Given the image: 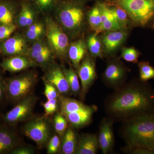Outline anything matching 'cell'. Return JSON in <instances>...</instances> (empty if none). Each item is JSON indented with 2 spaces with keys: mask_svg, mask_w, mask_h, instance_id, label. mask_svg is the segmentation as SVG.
<instances>
[{
  "mask_svg": "<svg viewBox=\"0 0 154 154\" xmlns=\"http://www.w3.org/2000/svg\"><path fill=\"white\" fill-rule=\"evenodd\" d=\"M145 82L124 85L110 95L105 103L109 118L113 122H123L143 116L154 115V91Z\"/></svg>",
  "mask_w": 154,
  "mask_h": 154,
  "instance_id": "6da1fadb",
  "label": "cell"
},
{
  "mask_svg": "<svg viewBox=\"0 0 154 154\" xmlns=\"http://www.w3.org/2000/svg\"><path fill=\"white\" fill-rule=\"evenodd\" d=\"M121 133L126 152L143 149L154 152V115H145L123 122Z\"/></svg>",
  "mask_w": 154,
  "mask_h": 154,
  "instance_id": "7a4b0ae2",
  "label": "cell"
},
{
  "mask_svg": "<svg viewBox=\"0 0 154 154\" xmlns=\"http://www.w3.org/2000/svg\"><path fill=\"white\" fill-rule=\"evenodd\" d=\"M54 9L58 24L66 33L75 34L82 30L85 14L79 5L68 0H59Z\"/></svg>",
  "mask_w": 154,
  "mask_h": 154,
  "instance_id": "3957f363",
  "label": "cell"
},
{
  "mask_svg": "<svg viewBox=\"0 0 154 154\" xmlns=\"http://www.w3.org/2000/svg\"><path fill=\"white\" fill-rule=\"evenodd\" d=\"M117 4L137 25L154 28V0H119Z\"/></svg>",
  "mask_w": 154,
  "mask_h": 154,
  "instance_id": "277c9868",
  "label": "cell"
},
{
  "mask_svg": "<svg viewBox=\"0 0 154 154\" xmlns=\"http://www.w3.org/2000/svg\"><path fill=\"white\" fill-rule=\"evenodd\" d=\"M38 81L36 72L28 71L5 81L6 95L9 100L17 103L32 95Z\"/></svg>",
  "mask_w": 154,
  "mask_h": 154,
  "instance_id": "5b68a950",
  "label": "cell"
},
{
  "mask_svg": "<svg viewBox=\"0 0 154 154\" xmlns=\"http://www.w3.org/2000/svg\"><path fill=\"white\" fill-rule=\"evenodd\" d=\"M45 27L48 44L52 52L60 57H65L69 47L66 33L57 22L49 17L45 19Z\"/></svg>",
  "mask_w": 154,
  "mask_h": 154,
  "instance_id": "8992f818",
  "label": "cell"
},
{
  "mask_svg": "<svg viewBox=\"0 0 154 154\" xmlns=\"http://www.w3.org/2000/svg\"><path fill=\"white\" fill-rule=\"evenodd\" d=\"M22 130L25 135L35 142L40 148L47 144L51 137V126L48 116L45 115L28 120Z\"/></svg>",
  "mask_w": 154,
  "mask_h": 154,
  "instance_id": "52a82bcc",
  "label": "cell"
},
{
  "mask_svg": "<svg viewBox=\"0 0 154 154\" xmlns=\"http://www.w3.org/2000/svg\"><path fill=\"white\" fill-rule=\"evenodd\" d=\"M38 98L32 94L17 103V105L6 113L3 119L7 124L14 125L33 117L34 107Z\"/></svg>",
  "mask_w": 154,
  "mask_h": 154,
  "instance_id": "ba28073f",
  "label": "cell"
},
{
  "mask_svg": "<svg viewBox=\"0 0 154 154\" xmlns=\"http://www.w3.org/2000/svg\"><path fill=\"white\" fill-rule=\"evenodd\" d=\"M28 40L22 34L16 33L0 42V53L4 56L26 55L29 48Z\"/></svg>",
  "mask_w": 154,
  "mask_h": 154,
  "instance_id": "9c48e42d",
  "label": "cell"
},
{
  "mask_svg": "<svg viewBox=\"0 0 154 154\" xmlns=\"http://www.w3.org/2000/svg\"><path fill=\"white\" fill-rule=\"evenodd\" d=\"M78 74L81 83L80 97L84 100L96 78L95 63L91 58L87 57L80 63Z\"/></svg>",
  "mask_w": 154,
  "mask_h": 154,
  "instance_id": "30bf717a",
  "label": "cell"
},
{
  "mask_svg": "<svg viewBox=\"0 0 154 154\" xmlns=\"http://www.w3.org/2000/svg\"><path fill=\"white\" fill-rule=\"evenodd\" d=\"M47 68V71L43 77L45 79L54 86L61 96L66 97L72 94L62 68L57 65L52 63Z\"/></svg>",
  "mask_w": 154,
  "mask_h": 154,
  "instance_id": "8fae6325",
  "label": "cell"
},
{
  "mask_svg": "<svg viewBox=\"0 0 154 154\" xmlns=\"http://www.w3.org/2000/svg\"><path fill=\"white\" fill-rule=\"evenodd\" d=\"M126 75L124 66L119 63L112 62L105 69L103 78L108 87L116 91L124 85Z\"/></svg>",
  "mask_w": 154,
  "mask_h": 154,
  "instance_id": "7c38bea8",
  "label": "cell"
},
{
  "mask_svg": "<svg viewBox=\"0 0 154 154\" xmlns=\"http://www.w3.org/2000/svg\"><path fill=\"white\" fill-rule=\"evenodd\" d=\"M21 0H0V25H16Z\"/></svg>",
  "mask_w": 154,
  "mask_h": 154,
  "instance_id": "4fadbf2b",
  "label": "cell"
},
{
  "mask_svg": "<svg viewBox=\"0 0 154 154\" xmlns=\"http://www.w3.org/2000/svg\"><path fill=\"white\" fill-rule=\"evenodd\" d=\"M113 123L110 119L104 118L100 124L98 141L99 148L103 154H108L113 149L114 140Z\"/></svg>",
  "mask_w": 154,
  "mask_h": 154,
  "instance_id": "5bb4252c",
  "label": "cell"
},
{
  "mask_svg": "<svg viewBox=\"0 0 154 154\" xmlns=\"http://www.w3.org/2000/svg\"><path fill=\"white\" fill-rule=\"evenodd\" d=\"M37 66L33 60L26 55L8 57L0 63V66L3 69L11 73L22 71Z\"/></svg>",
  "mask_w": 154,
  "mask_h": 154,
  "instance_id": "9a60e30c",
  "label": "cell"
},
{
  "mask_svg": "<svg viewBox=\"0 0 154 154\" xmlns=\"http://www.w3.org/2000/svg\"><path fill=\"white\" fill-rule=\"evenodd\" d=\"M20 139L13 130L0 125V154L10 153L19 146Z\"/></svg>",
  "mask_w": 154,
  "mask_h": 154,
  "instance_id": "2e32d148",
  "label": "cell"
},
{
  "mask_svg": "<svg viewBox=\"0 0 154 154\" xmlns=\"http://www.w3.org/2000/svg\"><path fill=\"white\" fill-rule=\"evenodd\" d=\"M96 109V106L93 105L85 110L66 113L63 115L66 118L70 126L74 128H82L91 122Z\"/></svg>",
  "mask_w": 154,
  "mask_h": 154,
  "instance_id": "e0dca14e",
  "label": "cell"
},
{
  "mask_svg": "<svg viewBox=\"0 0 154 154\" xmlns=\"http://www.w3.org/2000/svg\"><path fill=\"white\" fill-rule=\"evenodd\" d=\"M99 148L98 136L92 134H85L79 137L75 154H96Z\"/></svg>",
  "mask_w": 154,
  "mask_h": 154,
  "instance_id": "ac0fdd59",
  "label": "cell"
},
{
  "mask_svg": "<svg viewBox=\"0 0 154 154\" xmlns=\"http://www.w3.org/2000/svg\"><path fill=\"white\" fill-rule=\"evenodd\" d=\"M35 12L33 5L30 2L21 0V8L16 24L19 27H27L35 23Z\"/></svg>",
  "mask_w": 154,
  "mask_h": 154,
  "instance_id": "d6986e66",
  "label": "cell"
},
{
  "mask_svg": "<svg viewBox=\"0 0 154 154\" xmlns=\"http://www.w3.org/2000/svg\"><path fill=\"white\" fill-rule=\"evenodd\" d=\"M127 36V33L123 31L118 30L108 32L103 38L105 52L108 54L114 52L125 41Z\"/></svg>",
  "mask_w": 154,
  "mask_h": 154,
  "instance_id": "ffe728a7",
  "label": "cell"
},
{
  "mask_svg": "<svg viewBox=\"0 0 154 154\" xmlns=\"http://www.w3.org/2000/svg\"><path fill=\"white\" fill-rule=\"evenodd\" d=\"M60 152L63 154H75L78 146L79 137L74 128L68 127L62 137Z\"/></svg>",
  "mask_w": 154,
  "mask_h": 154,
  "instance_id": "44dd1931",
  "label": "cell"
},
{
  "mask_svg": "<svg viewBox=\"0 0 154 154\" xmlns=\"http://www.w3.org/2000/svg\"><path fill=\"white\" fill-rule=\"evenodd\" d=\"M86 48L85 42L82 39L74 42L69 46V58L76 69H79L80 63L85 56Z\"/></svg>",
  "mask_w": 154,
  "mask_h": 154,
  "instance_id": "7402d4cb",
  "label": "cell"
},
{
  "mask_svg": "<svg viewBox=\"0 0 154 154\" xmlns=\"http://www.w3.org/2000/svg\"><path fill=\"white\" fill-rule=\"evenodd\" d=\"M90 107L91 106L85 105L82 102L69 97L61 96L60 98V113L63 115L85 110Z\"/></svg>",
  "mask_w": 154,
  "mask_h": 154,
  "instance_id": "603a6c76",
  "label": "cell"
},
{
  "mask_svg": "<svg viewBox=\"0 0 154 154\" xmlns=\"http://www.w3.org/2000/svg\"><path fill=\"white\" fill-rule=\"evenodd\" d=\"M62 69L68 83L72 94L75 96L80 95L81 87L79 81V76L76 72L71 67L67 69L63 66Z\"/></svg>",
  "mask_w": 154,
  "mask_h": 154,
  "instance_id": "cb8c5ba5",
  "label": "cell"
},
{
  "mask_svg": "<svg viewBox=\"0 0 154 154\" xmlns=\"http://www.w3.org/2000/svg\"><path fill=\"white\" fill-rule=\"evenodd\" d=\"M45 34V25L40 22H35L28 27L25 37L30 41H37L42 39Z\"/></svg>",
  "mask_w": 154,
  "mask_h": 154,
  "instance_id": "d4e9b609",
  "label": "cell"
},
{
  "mask_svg": "<svg viewBox=\"0 0 154 154\" xmlns=\"http://www.w3.org/2000/svg\"><path fill=\"white\" fill-rule=\"evenodd\" d=\"M50 49L48 42L46 43L43 39H40L36 41L32 47L30 49L29 48L26 56L33 60L38 56Z\"/></svg>",
  "mask_w": 154,
  "mask_h": 154,
  "instance_id": "484cf974",
  "label": "cell"
},
{
  "mask_svg": "<svg viewBox=\"0 0 154 154\" xmlns=\"http://www.w3.org/2000/svg\"><path fill=\"white\" fill-rule=\"evenodd\" d=\"M53 122L56 132L62 138L68 127V122L65 116L60 112L54 114Z\"/></svg>",
  "mask_w": 154,
  "mask_h": 154,
  "instance_id": "4316f807",
  "label": "cell"
},
{
  "mask_svg": "<svg viewBox=\"0 0 154 154\" xmlns=\"http://www.w3.org/2000/svg\"><path fill=\"white\" fill-rule=\"evenodd\" d=\"M140 79L144 82L154 79V68L148 62L142 61L138 63Z\"/></svg>",
  "mask_w": 154,
  "mask_h": 154,
  "instance_id": "83f0119b",
  "label": "cell"
},
{
  "mask_svg": "<svg viewBox=\"0 0 154 154\" xmlns=\"http://www.w3.org/2000/svg\"><path fill=\"white\" fill-rule=\"evenodd\" d=\"M88 47L92 56L95 57H102L101 43L96 36V33L88 38Z\"/></svg>",
  "mask_w": 154,
  "mask_h": 154,
  "instance_id": "f1b7e54d",
  "label": "cell"
},
{
  "mask_svg": "<svg viewBox=\"0 0 154 154\" xmlns=\"http://www.w3.org/2000/svg\"><path fill=\"white\" fill-rule=\"evenodd\" d=\"M59 0H32L33 5L43 14L47 13L55 8Z\"/></svg>",
  "mask_w": 154,
  "mask_h": 154,
  "instance_id": "f546056e",
  "label": "cell"
},
{
  "mask_svg": "<svg viewBox=\"0 0 154 154\" xmlns=\"http://www.w3.org/2000/svg\"><path fill=\"white\" fill-rule=\"evenodd\" d=\"M88 19L92 28L97 30L101 24V12L99 8L95 7L91 10L88 14Z\"/></svg>",
  "mask_w": 154,
  "mask_h": 154,
  "instance_id": "4dcf8cb0",
  "label": "cell"
},
{
  "mask_svg": "<svg viewBox=\"0 0 154 154\" xmlns=\"http://www.w3.org/2000/svg\"><path fill=\"white\" fill-rule=\"evenodd\" d=\"M52 51L51 49L48 50L33 60L37 66H41L43 67H48L52 64Z\"/></svg>",
  "mask_w": 154,
  "mask_h": 154,
  "instance_id": "1f68e13d",
  "label": "cell"
},
{
  "mask_svg": "<svg viewBox=\"0 0 154 154\" xmlns=\"http://www.w3.org/2000/svg\"><path fill=\"white\" fill-rule=\"evenodd\" d=\"M140 55L139 51L133 47L124 48L122 51L121 57L129 62L137 63Z\"/></svg>",
  "mask_w": 154,
  "mask_h": 154,
  "instance_id": "d6a6232c",
  "label": "cell"
},
{
  "mask_svg": "<svg viewBox=\"0 0 154 154\" xmlns=\"http://www.w3.org/2000/svg\"><path fill=\"white\" fill-rule=\"evenodd\" d=\"M122 28V27L118 21L115 19H109L102 23L96 32L99 33L103 31H115L119 30Z\"/></svg>",
  "mask_w": 154,
  "mask_h": 154,
  "instance_id": "836d02e7",
  "label": "cell"
},
{
  "mask_svg": "<svg viewBox=\"0 0 154 154\" xmlns=\"http://www.w3.org/2000/svg\"><path fill=\"white\" fill-rule=\"evenodd\" d=\"M45 85L44 94L47 100L60 99L61 94L57 89L51 84L48 82L44 78L42 79Z\"/></svg>",
  "mask_w": 154,
  "mask_h": 154,
  "instance_id": "e575fe53",
  "label": "cell"
},
{
  "mask_svg": "<svg viewBox=\"0 0 154 154\" xmlns=\"http://www.w3.org/2000/svg\"><path fill=\"white\" fill-rule=\"evenodd\" d=\"M61 138L58 135H54L50 139L47 144V154H54L60 151Z\"/></svg>",
  "mask_w": 154,
  "mask_h": 154,
  "instance_id": "d590c367",
  "label": "cell"
},
{
  "mask_svg": "<svg viewBox=\"0 0 154 154\" xmlns=\"http://www.w3.org/2000/svg\"><path fill=\"white\" fill-rule=\"evenodd\" d=\"M42 106L44 108L45 115H52L55 113L60 106V99L48 100L47 102L42 103Z\"/></svg>",
  "mask_w": 154,
  "mask_h": 154,
  "instance_id": "8d00e7d4",
  "label": "cell"
},
{
  "mask_svg": "<svg viewBox=\"0 0 154 154\" xmlns=\"http://www.w3.org/2000/svg\"><path fill=\"white\" fill-rule=\"evenodd\" d=\"M17 28L16 25H0V42L11 37Z\"/></svg>",
  "mask_w": 154,
  "mask_h": 154,
  "instance_id": "74e56055",
  "label": "cell"
},
{
  "mask_svg": "<svg viewBox=\"0 0 154 154\" xmlns=\"http://www.w3.org/2000/svg\"><path fill=\"white\" fill-rule=\"evenodd\" d=\"M110 10L115 19L119 22L122 27L126 26L128 20V14L126 12L120 8H111Z\"/></svg>",
  "mask_w": 154,
  "mask_h": 154,
  "instance_id": "f35d334b",
  "label": "cell"
},
{
  "mask_svg": "<svg viewBox=\"0 0 154 154\" xmlns=\"http://www.w3.org/2000/svg\"><path fill=\"white\" fill-rule=\"evenodd\" d=\"M35 149L30 146H19L10 153L11 154H33Z\"/></svg>",
  "mask_w": 154,
  "mask_h": 154,
  "instance_id": "ab89813d",
  "label": "cell"
},
{
  "mask_svg": "<svg viewBox=\"0 0 154 154\" xmlns=\"http://www.w3.org/2000/svg\"><path fill=\"white\" fill-rule=\"evenodd\" d=\"M5 96H6L5 81L0 76V104L2 102Z\"/></svg>",
  "mask_w": 154,
  "mask_h": 154,
  "instance_id": "60d3db41",
  "label": "cell"
},
{
  "mask_svg": "<svg viewBox=\"0 0 154 154\" xmlns=\"http://www.w3.org/2000/svg\"><path fill=\"white\" fill-rule=\"evenodd\" d=\"M25 1H27V2H32V0H25Z\"/></svg>",
  "mask_w": 154,
  "mask_h": 154,
  "instance_id": "b9f144b4",
  "label": "cell"
},
{
  "mask_svg": "<svg viewBox=\"0 0 154 154\" xmlns=\"http://www.w3.org/2000/svg\"><path fill=\"white\" fill-rule=\"evenodd\" d=\"M0 54H1V53H0Z\"/></svg>",
  "mask_w": 154,
  "mask_h": 154,
  "instance_id": "7bdbcfd3",
  "label": "cell"
}]
</instances>
